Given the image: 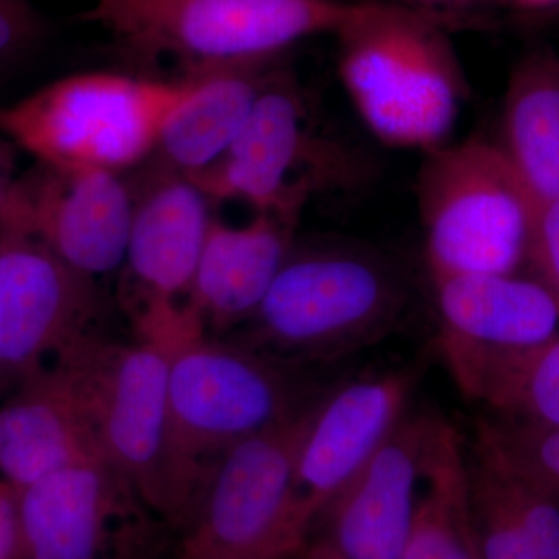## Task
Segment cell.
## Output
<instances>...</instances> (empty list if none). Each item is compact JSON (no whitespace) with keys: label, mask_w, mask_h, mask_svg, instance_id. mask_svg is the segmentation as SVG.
<instances>
[{"label":"cell","mask_w":559,"mask_h":559,"mask_svg":"<svg viewBox=\"0 0 559 559\" xmlns=\"http://www.w3.org/2000/svg\"><path fill=\"white\" fill-rule=\"evenodd\" d=\"M417 198L430 275L525 271L533 200L500 145L473 135L425 151Z\"/></svg>","instance_id":"6"},{"label":"cell","mask_w":559,"mask_h":559,"mask_svg":"<svg viewBox=\"0 0 559 559\" xmlns=\"http://www.w3.org/2000/svg\"><path fill=\"white\" fill-rule=\"evenodd\" d=\"M436 347L463 395L495 414L559 426V333L520 348L487 347L440 333Z\"/></svg>","instance_id":"20"},{"label":"cell","mask_w":559,"mask_h":559,"mask_svg":"<svg viewBox=\"0 0 559 559\" xmlns=\"http://www.w3.org/2000/svg\"><path fill=\"white\" fill-rule=\"evenodd\" d=\"M95 462H108L100 436L60 367L38 371L0 401V476L14 488Z\"/></svg>","instance_id":"17"},{"label":"cell","mask_w":559,"mask_h":559,"mask_svg":"<svg viewBox=\"0 0 559 559\" xmlns=\"http://www.w3.org/2000/svg\"><path fill=\"white\" fill-rule=\"evenodd\" d=\"M525 272L559 304V200L532 202Z\"/></svg>","instance_id":"24"},{"label":"cell","mask_w":559,"mask_h":559,"mask_svg":"<svg viewBox=\"0 0 559 559\" xmlns=\"http://www.w3.org/2000/svg\"><path fill=\"white\" fill-rule=\"evenodd\" d=\"M370 175L358 150L319 131L299 83L278 69L230 148L187 179L210 201L304 212L314 194L358 190Z\"/></svg>","instance_id":"8"},{"label":"cell","mask_w":559,"mask_h":559,"mask_svg":"<svg viewBox=\"0 0 559 559\" xmlns=\"http://www.w3.org/2000/svg\"><path fill=\"white\" fill-rule=\"evenodd\" d=\"M418 373L415 367H401L320 393L294 480L297 506L308 527L358 477L409 412Z\"/></svg>","instance_id":"13"},{"label":"cell","mask_w":559,"mask_h":559,"mask_svg":"<svg viewBox=\"0 0 559 559\" xmlns=\"http://www.w3.org/2000/svg\"><path fill=\"white\" fill-rule=\"evenodd\" d=\"M318 399L216 459L180 532L178 559H290L304 549L310 527L294 480Z\"/></svg>","instance_id":"7"},{"label":"cell","mask_w":559,"mask_h":559,"mask_svg":"<svg viewBox=\"0 0 559 559\" xmlns=\"http://www.w3.org/2000/svg\"><path fill=\"white\" fill-rule=\"evenodd\" d=\"M0 559L22 558L20 489L0 479Z\"/></svg>","instance_id":"26"},{"label":"cell","mask_w":559,"mask_h":559,"mask_svg":"<svg viewBox=\"0 0 559 559\" xmlns=\"http://www.w3.org/2000/svg\"><path fill=\"white\" fill-rule=\"evenodd\" d=\"M22 558L156 559L171 528L109 462L20 489Z\"/></svg>","instance_id":"12"},{"label":"cell","mask_w":559,"mask_h":559,"mask_svg":"<svg viewBox=\"0 0 559 559\" xmlns=\"http://www.w3.org/2000/svg\"><path fill=\"white\" fill-rule=\"evenodd\" d=\"M440 14L393 2L337 33V69L367 128L392 148L447 143L468 83Z\"/></svg>","instance_id":"3"},{"label":"cell","mask_w":559,"mask_h":559,"mask_svg":"<svg viewBox=\"0 0 559 559\" xmlns=\"http://www.w3.org/2000/svg\"><path fill=\"white\" fill-rule=\"evenodd\" d=\"M510 2L530 10L550 9V7L559 5V0H510Z\"/></svg>","instance_id":"30"},{"label":"cell","mask_w":559,"mask_h":559,"mask_svg":"<svg viewBox=\"0 0 559 559\" xmlns=\"http://www.w3.org/2000/svg\"><path fill=\"white\" fill-rule=\"evenodd\" d=\"M277 61L224 66L187 79L193 91L165 121L145 165L190 178L215 164L240 134Z\"/></svg>","instance_id":"18"},{"label":"cell","mask_w":559,"mask_h":559,"mask_svg":"<svg viewBox=\"0 0 559 559\" xmlns=\"http://www.w3.org/2000/svg\"><path fill=\"white\" fill-rule=\"evenodd\" d=\"M440 333L498 348L539 344L559 333V304L543 283L521 274L430 275Z\"/></svg>","instance_id":"19"},{"label":"cell","mask_w":559,"mask_h":559,"mask_svg":"<svg viewBox=\"0 0 559 559\" xmlns=\"http://www.w3.org/2000/svg\"><path fill=\"white\" fill-rule=\"evenodd\" d=\"M447 419L407 412L358 477L320 513L323 543L344 559H401Z\"/></svg>","instance_id":"14"},{"label":"cell","mask_w":559,"mask_h":559,"mask_svg":"<svg viewBox=\"0 0 559 559\" xmlns=\"http://www.w3.org/2000/svg\"><path fill=\"white\" fill-rule=\"evenodd\" d=\"M7 148H10V146L0 143V205H2L3 200H5L7 191H9L14 180L10 178L11 157L10 151Z\"/></svg>","instance_id":"29"},{"label":"cell","mask_w":559,"mask_h":559,"mask_svg":"<svg viewBox=\"0 0 559 559\" xmlns=\"http://www.w3.org/2000/svg\"><path fill=\"white\" fill-rule=\"evenodd\" d=\"M293 559H344L337 551L331 549L329 544L323 543L322 539L316 543L305 544L304 549L299 554L294 555Z\"/></svg>","instance_id":"28"},{"label":"cell","mask_w":559,"mask_h":559,"mask_svg":"<svg viewBox=\"0 0 559 559\" xmlns=\"http://www.w3.org/2000/svg\"><path fill=\"white\" fill-rule=\"evenodd\" d=\"M10 197L36 234L73 270L97 280L127 255L134 193L117 173L36 162L14 179Z\"/></svg>","instance_id":"15"},{"label":"cell","mask_w":559,"mask_h":559,"mask_svg":"<svg viewBox=\"0 0 559 559\" xmlns=\"http://www.w3.org/2000/svg\"><path fill=\"white\" fill-rule=\"evenodd\" d=\"M134 193L120 301L138 340L170 349L201 334L187 316L191 285L212 213L207 197L186 176L143 165Z\"/></svg>","instance_id":"11"},{"label":"cell","mask_w":559,"mask_h":559,"mask_svg":"<svg viewBox=\"0 0 559 559\" xmlns=\"http://www.w3.org/2000/svg\"><path fill=\"white\" fill-rule=\"evenodd\" d=\"M474 448L559 503V426L499 414L481 417Z\"/></svg>","instance_id":"23"},{"label":"cell","mask_w":559,"mask_h":559,"mask_svg":"<svg viewBox=\"0 0 559 559\" xmlns=\"http://www.w3.org/2000/svg\"><path fill=\"white\" fill-rule=\"evenodd\" d=\"M43 35V20L27 0H0V66L31 50Z\"/></svg>","instance_id":"25"},{"label":"cell","mask_w":559,"mask_h":559,"mask_svg":"<svg viewBox=\"0 0 559 559\" xmlns=\"http://www.w3.org/2000/svg\"><path fill=\"white\" fill-rule=\"evenodd\" d=\"M191 80L91 72L0 106V135L39 164L123 175L143 167Z\"/></svg>","instance_id":"5"},{"label":"cell","mask_w":559,"mask_h":559,"mask_svg":"<svg viewBox=\"0 0 559 559\" xmlns=\"http://www.w3.org/2000/svg\"><path fill=\"white\" fill-rule=\"evenodd\" d=\"M102 310L97 280L62 261L7 191L0 205V392L102 334Z\"/></svg>","instance_id":"10"},{"label":"cell","mask_w":559,"mask_h":559,"mask_svg":"<svg viewBox=\"0 0 559 559\" xmlns=\"http://www.w3.org/2000/svg\"><path fill=\"white\" fill-rule=\"evenodd\" d=\"M168 355V411L180 454L205 481L238 441L318 399L300 370L234 340L194 334Z\"/></svg>","instance_id":"9"},{"label":"cell","mask_w":559,"mask_h":559,"mask_svg":"<svg viewBox=\"0 0 559 559\" xmlns=\"http://www.w3.org/2000/svg\"><path fill=\"white\" fill-rule=\"evenodd\" d=\"M348 0H95L81 20L100 25L128 60L175 69L178 80L278 58L310 36H336L373 9Z\"/></svg>","instance_id":"2"},{"label":"cell","mask_w":559,"mask_h":559,"mask_svg":"<svg viewBox=\"0 0 559 559\" xmlns=\"http://www.w3.org/2000/svg\"><path fill=\"white\" fill-rule=\"evenodd\" d=\"M511 167L535 201L559 200V58L530 51L511 72L502 116Z\"/></svg>","instance_id":"21"},{"label":"cell","mask_w":559,"mask_h":559,"mask_svg":"<svg viewBox=\"0 0 559 559\" xmlns=\"http://www.w3.org/2000/svg\"><path fill=\"white\" fill-rule=\"evenodd\" d=\"M51 366L90 409L106 460L173 532L189 524L204 480L180 454L168 411V355L153 342L97 334Z\"/></svg>","instance_id":"4"},{"label":"cell","mask_w":559,"mask_h":559,"mask_svg":"<svg viewBox=\"0 0 559 559\" xmlns=\"http://www.w3.org/2000/svg\"><path fill=\"white\" fill-rule=\"evenodd\" d=\"M411 300L409 278L381 250L352 238L296 241L259 310L230 340L304 369L388 340Z\"/></svg>","instance_id":"1"},{"label":"cell","mask_w":559,"mask_h":559,"mask_svg":"<svg viewBox=\"0 0 559 559\" xmlns=\"http://www.w3.org/2000/svg\"><path fill=\"white\" fill-rule=\"evenodd\" d=\"M409 538L401 559H480L471 525L468 468L459 433L450 423L426 473Z\"/></svg>","instance_id":"22"},{"label":"cell","mask_w":559,"mask_h":559,"mask_svg":"<svg viewBox=\"0 0 559 559\" xmlns=\"http://www.w3.org/2000/svg\"><path fill=\"white\" fill-rule=\"evenodd\" d=\"M471 0H395L393 3L407 7L418 11H426V13L439 14V9H451V7L463 5Z\"/></svg>","instance_id":"27"},{"label":"cell","mask_w":559,"mask_h":559,"mask_svg":"<svg viewBox=\"0 0 559 559\" xmlns=\"http://www.w3.org/2000/svg\"><path fill=\"white\" fill-rule=\"evenodd\" d=\"M300 215L264 210L242 226L212 218L187 301L198 330L231 333L255 314L296 245Z\"/></svg>","instance_id":"16"}]
</instances>
